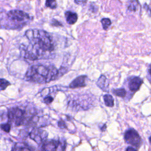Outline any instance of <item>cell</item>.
<instances>
[{
	"mask_svg": "<svg viewBox=\"0 0 151 151\" xmlns=\"http://www.w3.org/2000/svg\"><path fill=\"white\" fill-rule=\"evenodd\" d=\"M25 36L29 41L28 45L23 50L25 58L36 60L51 56L55 46L50 34L42 29H29L26 31Z\"/></svg>",
	"mask_w": 151,
	"mask_h": 151,
	"instance_id": "cell-1",
	"label": "cell"
},
{
	"mask_svg": "<svg viewBox=\"0 0 151 151\" xmlns=\"http://www.w3.org/2000/svg\"><path fill=\"white\" fill-rule=\"evenodd\" d=\"M61 70L62 69L57 70L53 65H35L28 69L25 74V78L29 81L44 84L54 80L62 76L61 73L63 72Z\"/></svg>",
	"mask_w": 151,
	"mask_h": 151,
	"instance_id": "cell-2",
	"label": "cell"
},
{
	"mask_svg": "<svg viewBox=\"0 0 151 151\" xmlns=\"http://www.w3.org/2000/svg\"><path fill=\"white\" fill-rule=\"evenodd\" d=\"M8 117L11 123L17 126L33 124L39 120L38 116L33 109L19 106L10 108L8 111Z\"/></svg>",
	"mask_w": 151,
	"mask_h": 151,
	"instance_id": "cell-3",
	"label": "cell"
},
{
	"mask_svg": "<svg viewBox=\"0 0 151 151\" xmlns=\"http://www.w3.org/2000/svg\"><path fill=\"white\" fill-rule=\"evenodd\" d=\"M31 20L29 15L23 11L11 10L1 17V27L6 29H19L27 25Z\"/></svg>",
	"mask_w": 151,
	"mask_h": 151,
	"instance_id": "cell-4",
	"label": "cell"
},
{
	"mask_svg": "<svg viewBox=\"0 0 151 151\" xmlns=\"http://www.w3.org/2000/svg\"><path fill=\"white\" fill-rule=\"evenodd\" d=\"M124 140L126 143L136 147L140 146L142 143L140 136L134 129H129L124 133Z\"/></svg>",
	"mask_w": 151,
	"mask_h": 151,
	"instance_id": "cell-5",
	"label": "cell"
},
{
	"mask_svg": "<svg viewBox=\"0 0 151 151\" xmlns=\"http://www.w3.org/2000/svg\"><path fill=\"white\" fill-rule=\"evenodd\" d=\"M48 133L43 130L34 129L29 133L30 138L37 144L40 145L47 140Z\"/></svg>",
	"mask_w": 151,
	"mask_h": 151,
	"instance_id": "cell-6",
	"label": "cell"
},
{
	"mask_svg": "<svg viewBox=\"0 0 151 151\" xmlns=\"http://www.w3.org/2000/svg\"><path fill=\"white\" fill-rule=\"evenodd\" d=\"M60 145V142L55 140H46L42 144V151H57Z\"/></svg>",
	"mask_w": 151,
	"mask_h": 151,
	"instance_id": "cell-7",
	"label": "cell"
},
{
	"mask_svg": "<svg viewBox=\"0 0 151 151\" xmlns=\"http://www.w3.org/2000/svg\"><path fill=\"white\" fill-rule=\"evenodd\" d=\"M142 83L143 80L140 78L134 77L130 80L129 83V88L132 91H136L140 88Z\"/></svg>",
	"mask_w": 151,
	"mask_h": 151,
	"instance_id": "cell-8",
	"label": "cell"
},
{
	"mask_svg": "<svg viewBox=\"0 0 151 151\" xmlns=\"http://www.w3.org/2000/svg\"><path fill=\"white\" fill-rule=\"evenodd\" d=\"M86 76H80L75 78L70 84V88H78V87H85L86 84Z\"/></svg>",
	"mask_w": 151,
	"mask_h": 151,
	"instance_id": "cell-9",
	"label": "cell"
},
{
	"mask_svg": "<svg viewBox=\"0 0 151 151\" xmlns=\"http://www.w3.org/2000/svg\"><path fill=\"white\" fill-rule=\"evenodd\" d=\"M65 18L68 24L73 25L77 22L78 16L76 12L71 11H67L65 12Z\"/></svg>",
	"mask_w": 151,
	"mask_h": 151,
	"instance_id": "cell-10",
	"label": "cell"
},
{
	"mask_svg": "<svg viewBox=\"0 0 151 151\" xmlns=\"http://www.w3.org/2000/svg\"><path fill=\"white\" fill-rule=\"evenodd\" d=\"M11 151H32V150L25 143H17L13 146Z\"/></svg>",
	"mask_w": 151,
	"mask_h": 151,
	"instance_id": "cell-11",
	"label": "cell"
},
{
	"mask_svg": "<svg viewBox=\"0 0 151 151\" xmlns=\"http://www.w3.org/2000/svg\"><path fill=\"white\" fill-rule=\"evenodd\" d=\"M104 104L107 107H113L114 106V100L113 97L110 94H105L103 96Z\"/></svg>",
	"mask_w": 151,
	"mask_h": 151,
	"instance_id": "cell-12",
	"label": "cell"
},
{
	"mask_svg": "<svg viewBox=\"0 0 151 151\" xmlns=\"http://www.w3.org/2000/svg\"><path fill=\"white\" fill-rule=\"evenodd\" d=\"M97 86L103 90H106V78L104 75H101L97 82Z\"/></svg>",
	"mask_w": 151,
	"mask_h": 151,
	"instance_id": "cell-13",
	"label": "cell"
},
{
	"mask_svg": "<svg viewBox=\"0 0 151 151\" xmlns=\"http://www.w3.org/2000/svg\"><path fill=\"white\" fill-rule=\"evenodd\" d=\"M139 5V2L137 0H131L127 6L128 9L131 11H134L136 10Z\"/></svg>",
	"mask_w": 151,
	"mask_h": 151,
	"instance_id": "cell-14",
	"label": "cell"
},
{
	"mask_svg": "<svg viewBox=\"0 0 151 151\" xmlns=\"http://www.w3.org/2000/svg\"><path fill=\"white\" fill-rule=\"evenodd\" d=\"M113 93L117 96L120 97H125L126 94V91L125 89L124 88H118V89H114L113 90Z\"/></svg>",
	"mask_w": 151,
	"mask_h": 151,
	"instance_id": "cell-15",
	"label": "cell"
},
{
	"mask_svg": "<svg viewBox=\"0 0 151 151\" xmlns=\"http://www.w3.org/2000/svg\"><path fill=\"white\" fill-rule=\"evenodd\" d=\"M101 24H102L103 28L104 30H107L111 24V22L110 19L109 18H102L101 20Z\"/></svg>",
	"mask_w": 151,
	"mask_h": 151,
	"instance_id": "cell-16",
	"label": "cell"
},
{
	"mask_svg": "<svg viewBox=\"0 0 151 151\" xmlns=\"http://www.w3.org/2000/svg\"><path fill=\"white\" fill-rule=\"evenodd\" d=\"M45 6L51 9H55L57 6L56 0H46Z\"/></svg>",
	"mask_w": 151,
	"mask_h": 151,
	"instance_id": "cell-17",
	"label": "cell"
},
{
	"mask_svg": "<svg viewBox=\"0 0 151 151\" xmlns=\"http://www.w3.org/2000/svg\"><path fill=\"white\" fill-rule=\"evenodd\" d=\"M10 85V83L9 81H8L6 80L1 78L0 81V86H1V90H5L8 86Z\"/></svg>",
	"mask_w": 151,
	"mask_h": 151,
	"instance_id": "cell-18",
	"label": "cell"
},
{
	"mask_svg": "<svg viewBox=\"0 0 151 151\" xmlns=\"http://www.w3.org/2000/svg\"><path fill=\"white\" fill-rule=\"evenodd\" d=\"M1 129L4 132L8 133L11 130V124L10 123H5L1 124Z\"/></svg>",
	"mask_w": 151,
	"mask_h": 151,
	"instance_id": "cell-19",
	"label": "cell"
},
{
	"mask_svg": "<svg viewBox=\"0 0 151 151\" xmlns=\"http://www.w3.org/2000/svg\"><path fill=\"white\" fill-rule=\"evenodd\" d=\"M50 24L52 27H61V26H63L61 22H59L58 20H56L55 19H52L51 20Z\"/></svg>",
	"mask_w": 151,
	"mask_h": 151,
	"instance_id": "cell-20",
	"label": "cell"
},
{
	"mask_svg": "<svg viewBox=\"0 0 151 151\" xmlns=\"http://www.w3.org/2000/svg\"><path fill=\"white\" fill-rule=\"evenodd\" d=\"M53 97L52 96H46L44 99V101L45 103L48 104L50 103H51L52 101H53Z\"/></svg>",
	"mask_w": 151,
	"mask_h": 151,
	"instance_id": "cell-21",
	"label": "cell"
},
{
	"mask_svg": "<svg viewBox=\"0 0 151 151\" xmlns=\"http://www.w3.org/2000/svg\"><path fill=\"white\" fill-rule=\"evenodd\" d=\"M58 126H59L60 128H61V129H65V128H67V126H66V125H65V123L64 122L63 120H60V121L58 122Z\"/></svg>",
	"mask_w": 151,
	"mask_h": 151,
	"instance_id": "cell-22",
	"label": "cell"
},
{
	"mask_svg": "<svg viewBox=\"0 0 151 151\" xmlns=\"http://www.w3.org/2000/svg\"><path fill=\"white\" fill-rule=\"evenodd\" d=\"M74 2L77 5H84L87 2V0H74Z\"/></svg>",
	"mask_w": 151,
	"mask_h": 151,
	"instance_id": "cell-23",
	"label": "cell"
},
{
	"mask_svg": "<svg viewBox=\"0 0 151 151\" xmlns=\"http://www.w3.org/2000/svg\"><path fill=\"white\" fill-rule=\"evenodd\" d=\"M126 151H137V150H136L135 148L133 147L129 146V147H128L126 149Z\"/></svg>",
	"mask_w": 151,
	"mask_h": 151,
	"instance_id": "cell-24",
	"label": "cell"
},
{
	"mask_svg": "<svg viewBox=\"0 0 151 151\" xmlns=\"http://www.w3.org/2000/svg\"><path fill=\"white\" fill-rule=\"evenodd\" d=\"M100 129H101V130L102 131H104V130H106V124H103V126H102V127H101Z\"/></svg>",
	"mask_w": 151,
	"mask_h": 151,
	"instance_id": "cell-25",
	"label": "cell"
},
{
	"mask_svg": "<svg viewBox=\"0 0 151 151\" xmlns=\"http://www.w3.org/2000/svg\"><path fill=\"white\" fill-rule=\"evenodd\" d=\"M149 74L151 76V65H150V67L149 69Z\"/></svg>",
	"mask_w": 151,
	"mask_h": 151,
	"instance_id": "cell-26",
	"label": "cell"
},
{
	"mask_svg": "<svg viewBox=\"0 0 151 151\" xmlns=\"http://www.w3.org/2000/svg\"><path fill=\"white\" fill-rule=\"evenodd\" d=\"M149 141H150V143H151V136H150V137H149Z\"/></svg>",
	"mask_w": 151,
	"mask_h": 151,
	"instance_id": "cell-27",
	"label": "cell"
}]
</instances>
